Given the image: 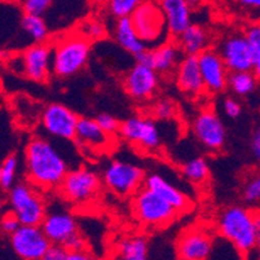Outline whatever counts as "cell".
Here are the masks:
<instances>
[{"label": "cell", "mask_w": 260, "mask_h": 260, "mask_svg": "<svg viewBox=\"0 0 260 260\" xmlns=\"http://www.w3.org/2000/svg\"><path fill=\"white\" fill-rule=\"evenodd\" d=\"M51 46L52 73L57 78L74 77L86 68L91 53V42L75 29L54 38Z\"/></svg>", "instance_id": "3"}, {"label": "cell", "mask_w": 260, "mask_h": 260, "mask_svg": "<svg viewBox=\"0 0 260 260\" xmlns=\"http://www.w3.org/2000/svg\"><path fill=\"white\" fill-rule=\"evenodd\" d=\"M145 172L135 163L114 159L103 170V183L118 197H131L144 186Z\"/></svg>", "instance_id": "7"}, {"label": "cell", "mask_w": 260, "mask_h": 260, "mask_svg": "<svg viewBox=\"0 0 260 260\" xmlns=\"http://www.w3.org/2000/svg\"><path fill=\"white\" fill-rule=\"evenodd\" d=\"M194 2L200 0H158L166 17L171 38L176 39L189 25H191V11Z\"/></svg>", "instance_id": "20"}, {"label": "cell", "mask_w": 260, "mask_h": 260, "mask_svg": "<svg viewBox=\"0 0 260 260\" xmlns=\"http://www.w3.org/2000/svg\"><path fill=\"white\" fill-rule=\"evenodd\" d=\"M8 193V206L23 225H42L47 206L39 188L32 183H16Z\"/></svg>", "instance_id": "6"}, {"label": "cell", "mask_w": 260, "mask_h": 260, "mask_svg": "<svg viewBox=\"0 0 260 260\" xmlns=\"http://www.w3.org/2000/svg\"><path fill=\"white\" fill-rule=\"evenodd\" d=\"M110 136L112 135L106 134L96 118L83 117L79 118L77 127V135H75V141L80 146L93 150H100L105 149L110 145Z\"/></svg>", "instance_id": "22"}, {"label": "cell", "mask_w": 260, "mask_h": 260, "mask_svg": "<svg viewBox=\"0 0 260 260\" xmlns=\"http://www.w3.org/2000/svg\"><path fill=\"white\" fill-rule=\"evenodd\" d=\"M115 254L118 259L145 260L149 256V242L143 236L124 237L117 243Z\"/></svg>", "instance_id": "26"}, {"label": "cell", "mask_w": 260, "mask_h": 260, "mask_svg": "<svg viewBox=\"0 0 260 260\" xmlns=\"http://www.w3.org/2000/svg\"><path fill=\"white\" fill-rule=\"evenodd\" d=\"M200 2H201V0H200Z\"/></svg>", "instance_id": "46"}, {"label": "cell", "mask_w": 260, "mask_h": 260, "mask_svg": "<svg viewBox=\"0 0 260 260\" xmlns=\"http://www.w3.org/2000/svg\"><path fill=\"white\" fill-rule=\"evenodd\" d=\"M238 8L250 17L259 20L260 18V0H236Z\"/></svg>", "instance_id": "39"}, {"label": "cell", "mask_w": 260, "mask_h": 260, "mask_svg": "<svg viewBox=\"0 0 260 260\" xmlns=\"http://www.w3.org/2000/svg\"><path fill=\"white\" fill-rule=\"evenodd\" d=\"M241 194L246 203L254 205L260 202V172H255L247 177V180L242 186Z\"/></svg>", "instance_id": "34"}, {"label": "cell", "mask_w": 260, "mask_h": 260, "mask_svg": "<svg viewBox=\"0 0 260 260\" xmlns=\"http://www.w3.org/2000/svg\"><path fill=\"white\" fill-rule=\"evenodd\" d=\"M52 242L42 225H21L9 236V246L17 257L22 260H42Z\"/></svg>", "instance_id": "9"}, {"label": "cell", "mask_w": 260, "mask_h": 260, "mask_svg": "<svg viewBox=\"0 0 260 260\" xmlns=\"http://www.w3.org/2000/svg\"><path fill=\"white\" fill-rule=\"evenodd\" d=\"M113 35H114L115 42L123 51L128 52L132 56H136L148 47L145 46L143 40L139 37L138 31L135 29L134 23H132L131 17H123L118 18L115 21L114 29H113Z\"/></svg>", "instance_id": "24"}, {"label": "cell", "mask_w": 260, "mask_h": 260, "mask_svg": "<svg viewBox=\"0 0 260 260\" xmlns=\"http://www.w3.org/2000/svg\"><path fill=\"white\" fill-rule=\"evenodd\" d=\"M40 122L49 136L58 140L72 141L77 135L79 117L68 106L53 103L44 108Z\"/></svg>", "instance_id": "12"}, {"label": "cell", "mask_w": 260, "mask_h": 260, "mask_svg": "<svg viewBox=\"0 0 260 260\" xmlns=\"http://www.w3.org/2000/svg\"><path fill=\"white\" fill-rule=\"evenodd\" d=\"M201 73L206 87V92L216 94L223 92L228 87L229 69L223 57L215 48H207L198 54Z\"/></svg>", "instance_id": "17"}, {"label": "cell", "mask_w": 260, "mask_h": 260, "mask_svg": "<svg viewBox=\"0 0 260 260\" xmlns=\"http://www.w3.org/2000/svg\"><path fill=\"white\" fill-rule=\"evenodd\" d=\"M144 186L157 193L162 198H165L167 202L171 203L172 206L180 212H185L186 210L190 209L191 203L189 201L188 196L183 193L179 188L172 185L171 183H169L162 175L149 174L148 176H145Z\"/></svg>", "instance_id": "21"}, {"label": "cell", "mask_w": 260, "mask_h": 260, "mask_svg": "<svg viewBox=\"0 0 260 260\" xmlns=\"http://www.w3.org/2000/svg\"><path fill=\"white\" fill-rule=\"evenodd\" d=\"M184 57V53L179 48L176 42H166L157 48H153L152 68L159 75H171L176 72V68Z\"/></svg>", "instance_id": "25"}, {"label": "cell", "mask_w": 260, "mask_h": 260, "mask_svg": "<svg viewBox=\"0 0 260 260\" xmlns=\"http://www.w3.org/2000/svg\"><path fill=\"white\" fill-rule=\"evenodd\" d=\"M54 0H22L21 8L23 13L44 16L52 7Z\"/></svg>", "instance_id": "35"}, {"label": "cell", "mask_w": 260, "mask_h": 260, "mask_svg": "<svg viewBox=\"0 0 260 260\" xmlns=\"http://www.w3.org/2000/svg\"><path fill=\"white\" fill-rule=\"evenodd\" d=\"M245 34L249 40L252 57V72L260 79V21H255L245 29Z\"/></svg>", "instance_id": "30"}, {"label": "cell", "mask_w": 260, "mask_h": 260, "mask_svg": "<svg viewBox=\"0 0 260 260\" xmlns=\"http://www.w3.org/2000/svg\"><path fill=\"white\" fill-rule=\"evenodd\" d=\"M255 228H256V252L260 256V211H254Z\"/></svg>", "instance_id": "45"}, {"label": "cell", "mask_w": 260, "mask_h": 260, "mask_svg": "<svg viewBox=\"0 0 260 260\" xmlns=\"http://www.w3.org/2000/svg\"><path fill=\"white\" fill-rule=\"evenodd\" d=\"M217 232L221 238L231 242L241 257H247L256 251L254 211L240 205L225 207L217 217Z\"/></svg>", "instance_id": "2"}, {"label": "cell", "mask_w": 260, "mask_h": 260, "mask_svg": "<svg viewBox=\"0 0 260 260\" xmlns=\"http://www.w3.org/2000/svg\"><path fill=\"white\" fill-rule=\"evenodd\" d=\"M70 250L65 245L61 243H52L47 251L44 260H68L69 259Z\"/></svg>", "instance_id": "40"}, {"label": "cell", "mask_w": 260, "mask_h": 260, "mask_svg": "<svg viewBox=\"0 0 260 260\" xmlns=\"http://www.w3.org/2000/svg\"><path fill=\"white\" fill-rule=\"evenodd\" d=\"M23 75L37 83H44L52 73V46L48 42L31 43L21 52Z\"/></svg>", "instance_id": "15"}, {"label": "cell", "mask_w": 260, "mask_h": 260, "mask_svg": "<svg viewBox=\"0 0 260 260\" xmlns=\"http://www.w3.org/2000/svg\"><path fill=\"white\" fill-rule=\"evenodd\" d=\"M223 109L224 113L226 114V117L231 118V119H236V118L240 117L241 113H242V106H241V104L233 98H226L225 100L223 101Z\"/></svg>", "instance_id": "41"}, {"label": "cell", "mask_w": 260, "mask_h": 260, "mask_svg": "<svg viewBox=\"0 0 260 260\" xmlns=\"http://www.w3.org/2000/svg\"><path fill=\"white\" fill-rule=\"evenodd\" d=\"M181 174L191 184L206 183L210 177V166L206 158L196 157L181 166Z\"/></svg>", "instance_id": "29"}, {"label": "cell", "mask_w": 260, "mask_h": 260, "mask_svg": "<svg viewBox=\"0 0 260 260\" xmlns=\"http://www.w3.org/2000/svg\"><path fill=\"white\" fill-rule=\"evenodd\" d=\"M154 118L159 120H170L175 117V113H176V108H175V104L171 100H159L154 104L152 110Z\"/></svg>", "instance_id": "36"}, {"label": "cell", "mask_w": 260, "mask_h": 260, "mask_svg": "<svg viewBox=\"0 0 260 260\" xmlns=\"http://www.w3.org/2000/svg\"><path fill=\"white\" fill-rule=\"evenodd\" d=\"M259 77L252 70L231 72L228 77V88L240 98L251 94L257 88Z\"/></svg>", "instance_id": "28"}, {"label": "cell", "mask_w": 260, "mask_h": 260, "mask_svg": "<svg viewBox=\"0 0 260 260\" xmlns=\"http://www.w3.org/2000/svg\"><path fill=\"white\" fill-rule=\"evenodd\" d=\"M145 0H106L108 12L115 20L123 17H131Z\"/></svg>", "instance_id": "32"}, {"label": "cell", "mask_w": 260, "mask_h": 260, "mask_svg": "<svg viewBox=\"0 0 260 260\" xmlns=\"http://www.w3.org/2000/svg\"><path fill=\"white\" fill-rule=\"evenodd\" d=\"M191 131L198 143L210 152H219L225 145V126L212 109L205 108L197 113L191 123Z\"/></svg>", "instance_id": "11"}, {"label": "cell", "mask_w": 260, "mask_h": 260, "mask_svg": "<svg viewBox=\"0 0 260 260\" xmlns=\"http://www.w3.org/2000/svg\"><path fill=\"white\" fill-rule=\"evenodd\" d=\"M26 175L42 190L57 189L70 171L68 160L51 140L35 136L25 148Z\"/></svg>", "instance_id": "1"}, {"label": "cell", "mask_w": 260, "mask_h": 260, "mask_svg": "<svg viewBox=\"0 0 260 260\" xmlns=\"http://www.w3.org/2000/svg\"><path fill=\"white\" fill-rule=\"evenodd\" d=\"M174 40L181 49L184 56H198L205 49L210 48L211 35L206 27L198 23H191Z\"/></svg>", "instance_id": "23"}, {"label": "cell", "mask_w": 260, "mask_h": 260, "mask_svg": "<svg viewBox=\"0 0 260 260\" xmlns=\"http://www.w3.org/2000/svg\"><path fill=\"white\" fill-rule=\"evenodd\" d=\"M18 170V158L16 154L7 155L0 167V186L4 191H9L16 184Z\"/></svg>", "instance_id": "31"}, {"label": "cell", "mask_w": 260, "mask_h": 260, "mask_svg": "<svg viewBox=\"0 0 260 260\" xmlns=\"http://www.w3.org/2000/svg\"><path fill=\"white\" fill-rule=\"evenodd\" d=\"M42 228L52 243L68 246L77 236H79L75 217L62 209H47Z\"/></svg>", "instance_id": "18"}, {"label": "cell", "mask_w": 260, "mask_h": 260, "mask_svg": "<svg viewBox=\"0 0 260 260\" xmlns=\"http://www.w3.org/2000/svg\"><path fill=\"white\" fill-rule=\"evenodd\" d=\"M177 88L189 98H198L206 92L198 56H184L175 72Z\"/></svg>", "instance_id": "19"}, {"label": "cell", "mask_w": 260, "mask_h": 260, "mask_svg": "<svg viewBox=\"0 0 260 260\" xmlns=\"http://www.w3.org/2000/svg\"><path fill=\"white\" fill-rule=\"evenodd\" d=\"M216 49L223 57L229 72L252 70L251 51L245 31H232L226 34L219 42Z\"/></svg>", "instance_id": "13"}, {"label": "cell", "mask_w": 260, "mask_h": 260, "mask_svg": "<svg viewBox=\"0 0 260 260\" xmlns=\"http://www.w3.org/2000/svg\"><path fill=\"white\" fill-rule=\"evenodd\" d=\"M20 27L32 43L48 42L49 29L43 16L23 13L20 20Z\"/></svg>", "instance_id": "27"}, {"label": "cell", "mask_w": 260, "mask_h": 260, "mask_svg": "<svg viewBox=\"0 0 260 260\" xmlns=\"http://www.w3.org/2000/svg\"><path fill=\"white\" fill-rule=\"evenodd\" d=\"M250 152H251L252 158L260 163V127H257L252 132L251 140H250Z\"/></svg>", "instance_id": "42"}, {"label": "cell", "mask_w": 260, "mask_h": 260, "mask_svg": "<svg viewBox=\"0 0 260 260\" xmlns=\"http://www.w3.org/2000/svg\"><path fill=\"white\" fill-rule=\"evenodd\" d=\"M21 225H22V224H21L20 219H18V217L16 216L15 212L11 211V210L3 215V219H2V231H3L4 235H7L8 237L12 233H15Z\"/></svg>", "instance_id": "38"}, {"label": "cell", "mask_w": 260, "mask_h": 260, "mask_svg": "<svg viewBox=\"0 0 260 260\" xmlns=\"http://www.w3.org/2000/svg\"><path fill=\"white\" fill-rule=\"evenodd\" d=\"M132 212L139 223L152 229L165 228L180 214L171 203L145 186L134 196Z\"/></svg>", "instance_id": "4"}, {"label": "cell", "mask_w": 260, "mask_h": 260, "mask_svg": "<svg viewBox=\"0 0 260 260\" xmlns=\"http://www.w3.org/2000/svg\"><path fill=\"white\" fill-rule=\"evenodd\" d=\"M131 20L139 37L148 48H157L171 38L166 17L158 0H145L132 13Z\"/></svg>", "instance_id": "5"}, {"label": "cell", "mask_w": 260, "mask_h": 260, "mask_svg": "<svg viewBox=\"0 0 260 260\" xmlns=\"http://www.w3.org/2000/svg\"><path fill=\"white\" fill-rule=\"evenodd\" d=\"M135 61L139 63H144V65L152 66L153 63V49L146 48L143 52H140L139 54L135 56Z\"/></svg>", "instance_id": "43"}, {"label": "cell", "mask_w": 260, "mask_h": 260, "mask_svg": "<svg viewBox=\"0 0 260 260\" xmlns=\"http://www.w3.org/2000/svg\"><path fill=\"white\" fill-rule=\"evenodd\" d=\"M119 134L127 143L145 152H157L162 145L159 129L154 120L143 115H134L122 122Z\"/></svg>", "instance_id": "10"}, {"label": "cell", "mask_w": 260, "mask_h": 260, "mask_svg": "<svg viewBox=\"0 0 260 260\" xmlns=\"http://www.w3.org/2000/svg\"><path fill=\"white\" fill-rule=\"evenodd\" d=\"M93 259L91 254L88 251H86V249L82 250H74V251H70L69 259L68 260H89Z\"/></svg>", "instance_id": "44"}, {"label": "cell", "mask_w": 260, "mask_h": 260, "mask_svg": "<svg viewBox=\"0 0 260 260\" xmlns=\"http://www.w3.org/2000/svg\"><path fill=\"white\" fill-rule=\"evenodd\" d=\"M101 186V179L88 167L70 170L58 186L60 196L68 202L84 205L96 197Z\"/></svg>", "instance_id": "8"}, {"label": "cell", "mask_w": 260, "mask_h": 260, "mask_svg": "<svg viewBox=\"0 0 260 260\" xmlns=\"http://www.w3.org/2000/svg\"><path fill=\"white\" fill-rule=\"evenodd\" d=\"M159 86V74L152 66L136 62L123 77V88L136 101H148Z\"/></svg>", "instance_id": "14"}, {"label": "cell", "mask_w": 260, "mask_h": 260, "mask_svg": "<svg viewBox=\"0 0 260 260\" xmlns=\"http://www.w3.org/2000/svg\"><path fill=\"white\" fill-rule=\"evenodd\" d=\"M214 251V238L205 228L191 226L176 241V256L183 260H206Z\"/></svg>", "instance_id": "16"}, {"label": "cell", "mask_w": 260, "mask_h": 260, "mask_svg": "<svg viewBox=\"0 0 260 260\" xmlns=\"http://www.w3.org/2000/svg\"><path fill=\"white\" fill-rule=\"evenodd\" d=\"M78 32L80 35H83L86 39H88L89 42H94V40L103 39L106 35V27L101 21L99 20H86L83 22H80L79 25L75 27Z\"/></svg>", "instance_id": "33"}, {"label": "cell", "mask_w": 260, "mask_h": 260, "mask_svg": "<svg viewBox=\"0 0 260 260\" xmlns=\"http://www.w3.org/2000/svg\"><path fill=\"white\" fill-rule=\"evenodd\" d=\"M96 120L99 122L101 128L109 135H114L117 132H119L120 124H122L114 115L109 114V113H101V114H99L96 117Z\"/></svg>", "instance_id": "37"}]
</instances>
